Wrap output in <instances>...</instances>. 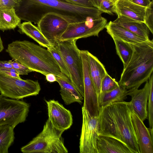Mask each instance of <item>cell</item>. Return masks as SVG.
I'll return each mask as SVG.
<instances>
[{"instance_id": "28", "label": "cell", "mask_w": 153, "mask_h": 153, "mask_svg": "<svg viewBox=\"0 0 153 153\" xmlns=\"http://www.w3.org/2000/svg\"><path fill=\"white\" fill-rule=\"evenodd\" d=\"M47 49L54 57L62 73L70 80V74L64 59L55 46L52 45Z\"/></svg>"}, {"instance_id": "14", "label": "cell", "mask_w": 153, "mask_h": 153, "mask_svg": "<svg viewBox=\"0 0 153 153\" xmlns=\"http://www.w3.org/2000/svg\"><path fill=\"white\" fill-rule=\"evenodd\" d=\"M150 88L148 80L142 88L129 90L131 109L143 122L147 118V104Z\"/></svg>"}, {"instance_id": "20", "label": "cell", "mask_w": 153, "mask_h": 153, "mask_svg": "<svg viewBox=\"0 0 153 153\" xmlns=\"http://www.w3.org/2000/svg\"><path fill=\"white\" fill-rule=\"evenodd\" d=\"M90 75L98 95L101 93V83L107 73L104 65L97 57L88 52Z\"/></svg>"}, {"instance_id": "5", "label": "cell", "mask_w": 153, "mask_h": 153, "mask_svg": "<svg viewBox=\"0 0 153 153\" xmlns=\"http://www.w3.org/2000/svg\"><path fill=\"white\" fill-rule=\"evenodd\" d=\"M76 40L59 41L55 47L62 56L69 71L71 81L84 98L83 66Z\"/></svg>"}, {"instance_id": "12", "label": "cell", "mask_w": 153, "mask_h": 153, "mask_svg": "<svg viewBox=\"0 0 153 153\" xmlns=\"http://www.w3.org/2000/svg\"><path fill=\"white\" fill-rule=\"evenodd\" d=\"M47 106L48 119L53 126L64 132L73 124V117L71 111L57 101H45Z\"/></svg>"}, {"instance_id": "25", "label": "cell", "mask_w": 153, "mask_h": 153, "mask_svg": "<svg viewBox=\"0 0 153 153\" xmlns=\"http://www.w3.org/2000/svg\"><path fill=\"white\" fill-rule=\"evenodd\" d=\"M115 46L117 54L123 62V68L129 62L133 53V48L130 44L119 38L111 36Z\"/></svg>"}, {"instance_id": "9", "label": "cell", "mask_w": 153, "mask_h": 153, "mask_svg": "<svg viewBox=\"0 0 153 153\" xmlns=\"http://www.w3.org/2000/svg\"><path fill=\"white\" fill-rule=\"evenodd\" d=\"M82 123L79 141L80 153H98L97 139L99 136L98 117H92L82 107Z\"/></svg>"}, {"instance_id": "41", "label": "cell", "mask_w": 153, "mask_h": 153, "mask_svg": "<svg viewBox=\"0 0 153 153\" xmlns=\"http://www.w3.org/2000/svg\"><path fill=\"white\" fill-rule=\"evenodd\" d=\"M130 0L131 1V0Z\"/></svg>"}, {"instance_id": "21", "label": "cell", "mask_w": 153, "mask_h": 153, "mask_svg": "<svg viewBox=\"0 0 153 153\" xmlns=\"http://www.w3.org/2000/svg\"><path fill=\"white\" fill-rule=\"evenodd\" d=\"M129 93V90H127L120 85L110 91L101 92L98 97L100 108L113 102L124 101L127 98V96Z\"/></svg>"}, {"instance_id": "32", "label": "cell", "mask_w": 153, "mask_h": 153, "mask_svg": "<svg viewBox=\"0 0 153 153\" xmlns=\"http://www.w3.org/2000/svg\"><path fill=\"white\" fill-rule=\"evenodd\" d=\"M152 7L153 5L148 7L145 24L147 26L149 31L153 34Z\"/></svg>"}, {"instance_id": "18", "label": "cell", "mask_w": 153, "mask_h": 153, "mask_svg": "<svg viewBox=\"0 0 153 153\" xmlns=\"http://www.w3.org/2000/svg\"><path fill=\"white\" fill-rule=\"evenodd\" d=\"M112 22L142 38L150 40V31L146 25L143 22L122 15H118L117 18Z\"/></svg>"}, {"instance_id": "36", "label": "cell", "mask_w": 153, "mask_h": 153, "mask_svg": "<svg viewBox=\"0 0 153 153\" xmlns=\"http://www.w3.org/2000/svg\"><path fill=\"white\" fill-rule=\"evenodd\" d=\"M46 79L47 81L52 82L56 81V76L54 74H48L46 76Z\"/></svg>"}, {"instance_id": "24", "label": "cell", "mask_w": 153, "mask_h": 153, "mask_svg": "<svg viewBox=\"0 0 153 153\" xmlns=\"http://www.w3.org/2000/svg\"><path fill=\"white\" fill-rule=\"evenodd\" d=\"M15 127L10 125L0 126V153H8L15 139Z\"/></svg>"}, {"instance_id": "39", "label": "cell", "mask_w": 153, "mask_h": 153, "mask_svg": "<svg viewBox=\"0 0 153 153\" xmlns=\"http://www.w3.org/2000/svg\"><path fill=\"white\" fill-rule=\"evenodd\" d=\"M114 4H115V3L118 0H110Z\"/></svg>"}, {"instance_id": "2", "label": "cell", "mask_w": 153, "mask_h": 153, "mask_svg": "<svg viewBox=\"0 0 153 153\" xmlns=\"http://www.w3.org/2000/svg\"><path fill=\"white\" fill-rule=\"evenodd\" d=\"M10 57L31 70L45 76L53 74L69 79L62 72L58 64L48 49L27 40H16L9 44L6 50Z\"/></svg>"}, {"instance_id": "29", "label": "cell", "mask_w": 153, "mask_h": 153, "mask_svg": "<svg viewBox=\"0 0 153 153\" xmlns=\"http://www.w3.org/2000/svg\"><path fill=\"white\" fill-rule=\"evenodd\" d=\"M119 86L118 82L107 73L101 82V92L110 91Z\"/></svg>"}, {"instance_id": "6", "label": "cell", "mask_w": 153, "mask_h": 153, "mask_svg": "<svg viewBox=\"0 0 153 153\" xmlns=\"http://www.w3.org/2000/svg\"><path fill=\"white\" fill-rule=\"evenodd\" d=\"M41 89L38 80L11 77L0 71V92L4 97L20 100L37 95Z\"/></svg>"}, {"instance_id": "10", "label": "cell", "mask_w": 153, "mask_h": 153, "mask_svg": "<svg viewBox=\"0 0 153 153\" xmlns=\"http://www.w3.org/2000/svg\"><path fill=\"white\" fill-rule=\"evenodd\" d=\"M87 50H80L83 66V80L84 86L83 107L92 116H98L100 108L98 101V93L91 76Z\"/></svg>"}, {"instance_id": "35", "label": "cell", "mask_w": 153, "mask_h": 153, "mask_svg": "<svg viewBox=\"0 0 153 153\" xmlns=\"http://www.w3.org/2000/svg\"><path fill=\"white\" fill-rule=\"evenodd\" d=\"M11 60L9 61H0V69L13 68L11 64Z\"/></svg>"}, {"instance_id": "26", "label": "cell", "mask_w": 153, "mask_h": 153, "mask_svg": "<svg viewBox=\"0 0 153 153\" xmlns=\"http://www.w3.org/2000/svg\"><path fill=\"white\" fill-rule=\"evenodd\" d=\"M94 7L97 8L103 13L110 15L114 13V5L110 0H90Z\"/></svg>"}, {"instance_id": "37", "label": "cell", "mask_w": 153, "mask_h": 153, "mask_svg": "<svg viewBox=\"0 0 153 153\" xmlns=\"http://www.w3.org/2000/svg\"><path fill=\"white\" fill-rule=\"evenodd\" d=\"M0 71L10 76L21 78L19 74L14 72L2 70H0Z\"/></svg>"}, {"instance_id": "1", "label": "cell", "mask_w": 153, "mask_h": 153, "mask_svg": "<svg viewBox=\"0 0 153 153\" xmlns=\"http://www.w3.org/2000/svg\"><path fill=\"white\" fill-rule=\"evenodd\" d=\"M130 102H115L100 108L99 135L116 139L133 153H140L134 129Z\"/></svg>"}, {"instance_id": "8", "label": "cell", "mask_w": 153, "mask_h": 153, "mask_svg": "<svg viewBox=\"0 0 153 153\" xmlns=\"http://www.w3.org/2000/svg\"><path fill=\"white\" fill-rule=\"evenodd\" d=\"M107 19L102 16L95 19L69 24L59 41L77 40L91 36L98 37L100 32L105 28Z\"/></svg>"}, {"instance_id": "13", "label": "cell", "mask_w": 153, "mask_h": 153, "mask_svg": "<svg viewBox=\"0 0 153 153\" xmlns=\"http://www.w3.org/2000/svg\"><path fill=\"white\" fill-rule=\"evenodd\" d=\"M131 111L132 122L140 153H153V131L147 128L137 114Z\"/></svg>"}, {"instance_id": "33", "label": "cell", "mask_w": 153, "mask_h": 153, "mask_svg": "<svg viewBox=\"0 0 153 153\" xmlns=\"http://www.w3.org/2000/svg\"><path fill=\"white\" fill-rule=\"evenodd\" d=\"M67 3L85 7H94L88 0H59Z\"/></svg>"}, {"instance_id": "4", "label": "cell", "mask_w": 153, "mask_h": 153, "mask_svg": "<svg viewBox=\"0 0 153 153\" xmlns=\"http://www.w3.org/2000/svg\"><path fill=\"white\" fill-rule=\"evenodd\" d=\"M63 132L55 128L48 119L42 131L21 151L23 153H67L62 137Z\"/></svg>"}, {"instance_id": "23", "label": "cell", "mask_w": 153, "mask_h": 153, "mask_svg": "<svg viewBox=\"0 0 153 153\" xmlns=\"http://www.w3.org/2000/svg\"><path fill=\"white\" fill-rule=\"evenodd\" d=\"M21 19L14 8H0V30L4 31L14 29L21 23Z\"/></svg>"}, {"instance_id": "31", "label": "cell", "mask_w": 153, "mask_h": 153, "mask_svg": "<svg viewBox=\"0 0 153 153\" xmlns=\"http://www.w3.org/2000/svg\"><path fill=\"white\" fill-rule=\"evenodd\" d=\"M21 0H0V8L14 9L19 5Z\"/></svg>"}, {"instance_id": "16", "label": "cell", "mask_w": 153, "mask_h": 153, "mask_svg": "<svg viewBox=\"0 0 153 153\" xmlns=\"http://www.w3.org/2000/svg\"><path fill=\"white\" fill-rule=\"evenodd\" d=\"M105 28L111 36L116 37L130 44L153 43V39L148 40L142 38L111 21L107 23Z\"/></svg>"}, {"instance_id": "38", "label": "cell", "mask_w": 153, "mask_h": 153, "mask_svg": "<svg viewBox=\"0 0 153 153\" xmlns=\"http://www.w3.org/2000/svg\"><path fill=\"white\" fill-rule=\"evenodd\" d=\"M4 49L3 42L0 36V52L2 51Z\"/></svg>"}, {"instance_id": "22", "label": "cell", "mask_w": 153, "mask_h": 153, "mask_svg": "<svg viewBox=\"0 0 153 153\" xmlns=\"http://www.w3.org/2000/svg\"><path fill=\"white\" fill-rule=\"evenodd\" d=\"M18 31L21 33L25 34L31 38L41 46L48 48L52 45L45 37L38 27L31 22H25L18 26Z\"/></svg>"}, {"instance_id": "30", "label": "cell", "mask_w": 153, "mask_h": 153, "mask_svg": "<svg viewBox=\"0 0 153 153\" xmlns=\"http://www.w3.org/2000/svg\"><path fill=\"white\" fill-rule=\"evenodd\" d=\"M11 64L14 68L16 70L19 75H26L32 71L17 61L11 60Z\"/></svg>"}, {"instance_id": "7", "label": "cell", "mask_w": 153, "mask_h": 153, "mask_svg": "<svg viewBox=\"0 0 153 153\" xmlns=\"http://www.w3.org/2000/svg\"><path fill=\"white\" fill-rule=\"evenodd\" d=\"M30 105L19 100L0 95V126L10 125L15 128L24 122L29 111Z\"/></svg>"}, {"instance_id": "40", "label": "cell", "mask_w": 153, "mask_h": 153, "mask_svg": "<svg viewBox=\"0 0 153 153\" xmlns=\"http://www.w3.org/2000/svg\"><path fill=\"white\" fill-rule=\"evenodd\" d=\"M89 0V1H90V0Z\"/></svg>"}, {"instance_id": "19", "label": "cell", "mask_w": 153, "mask_h": 153, "mask_svg": "<svg viewBox=\"0 0 153 153\" xmlns=\"http://www.w3.org/2000/svg\"><path fill=\"white\" fill-rule=\"evenodd\" d=\"M56 76V81L60 88V94L65 104L69 105L77 102L81 104L84 98L71 81Z\"/></svg>"}, {"instance_id": "3", "label": "cell", "mask_w": 153, "mask_h": 153, "mask_svg": "<svg viewBox=\"0 0 153 153\" xmlns=\"http://www.w3.org/2000/svg\"><path fill=\"white\" fill-rule=\"evenodd\" d=\"M130 44L132 54L118 82L127 90L138 89L148 80L153 71V43Z\"/></svg>"}, {"instance_id": "34", "label": "cell", "mask_w": 153, "mask_h": 153, "mask_svg": "<svg viewBox=\"0 0 153 153\" xmlns=\"http://www.w3.org/2000/svg\"><path fill=\"white\" fill-rule=\"evenodd\" d=\"M131 1L139 5L149 7L153 5V1L150 0H131Z\"/></svg>"}, {"instance_id": "27", "label": "cell", "mask_w": 153, "mask_h": 153, "mask_svg": "<svg viewBox=\"0 0 153 153\" xmlns=\"http://www.w3.org/2000/svg\"><path fill=\"white\" fill-rule=\"evenodd\" d=\"M150 84V88L147 103V117L148 118L149 129L153 130V74L148 80Z\"/></svg>"}, {"instance_id": "11", "label": "cell", "mask_w": 153, "mask_h": 153, "mask_svg": "<svg viewBox=\"0 0 153 153\" xmlns=\"http://www.w3.org/2000/svg\"><path fill=\"white\" fill-rule=\"evenodd\" d=\"M69 24L59 16L49 13L41 18L37 25L43 36L52 45L55 46Z\"/></svg>"}, {"instance_id": "17", "label": "cell", "mask_w": 153, "mask_h": 153, "mask_svg": "<svg viewBox=\"0 0 153 153\" xmlns=\"http://www.w3.org/2000/svg\"><path fill=\"white\" fill-rule=\"evenodd\" d=\"M98 153H133L126 145L114 138L99 135L97 139Z\"/></svg>"}, {"instance_id": "15", "label": "cell", "mask_w": 153, "mask_h": 153, "mask_svg": "<svg viewBox=\"0 0 153 153\" xmlns=\"http://www.w3.org/2000/svg\"><path fill=\"white\" fill-rule=\"evenodd\" d=\"M147 8L130 0H118L114 5V13L145 23Z\"/></svg>"}]
</instances>
